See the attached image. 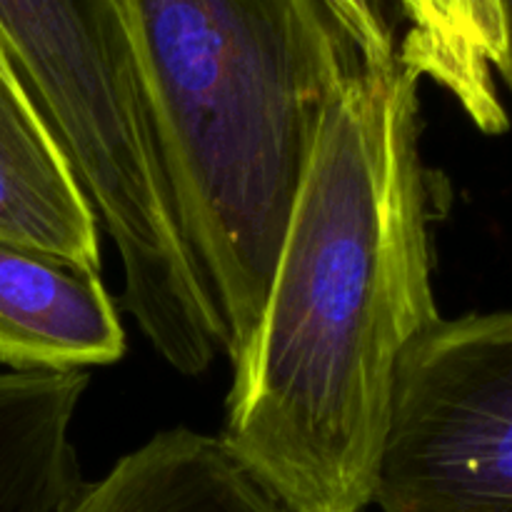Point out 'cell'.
I'll return each mask as SVG.
<instances>
[{"instance_id":"6da1fadb","label":"cell","mask_w":512,"mask_h":512,"mask_svg":"<svg viewBox=\"0 0 512 512\" xmlns=\"http://www.w3.org/2000/svg\"><path fill=\"white\" fill-rule=\"evenodd\" d=\"M420 80L370 65L325 108L263 310L233 360L223 443L290 512H360L393 375L440 318Z\"/></svg>"},{"instance_id":"7a4b0ae2","label":"cell","mask_w":512,"mask_h":512,"mask_svg":"<svg viewBox=\"0 0 512 512\" xmlns=\"http://www.w3.org/2000/svg\"><path fill=\"white\" fill-rule=\"evenodd\" d=\"M230 363L263 310L323 113L380 58L330 0H120Z\"/></svg>"},{"instance_id":"3957f363","label":"cell","mask_w":512,"mask_h":512,"mask_svg":"<svg viewBox=\"0 0 512 512\" xmlns=\"http://www.w3.org/2000/svg\"><path fill=\"white\" fill-rule=\"evenodd\" d=\"M0 45L123 265L145 340L208 320L210 293L160 160L120 0H0Z\"/></svg>"},{"instance_id":"277c9868","label":"cell","mask_w":512,"mask_h":512,"mask_svg":"<svg viewBox=\"0 0 512 512\" xmlns=\"http://www.w3.org/2000/svg\"><path fill=\"white\" fill-rule=\"evenodd\" d=\"M373 503L383 512H512V315H440L400 358Z\"/></svg>"},{"instance_id":"5b68a950","label":"cell","mask_w":512,"mask_h":512,"mask_svg":"<svg viewBox=\"0 0 512 512\" xmlns=\"http://www.w3.org/2000/svg\"><path fill=\"white\" fill-rule=\"evenodd\" d=\"M123 353V323L98 268L0 240V363L70 373Z\"/></svg>"},{"instance_id":"8992f818","label":"cell","mask_w":512,"mask_h":512,"mask_svg":"<svg viewBox=\"0 0 512 512\" xmlns=\"http://www.w3.org/2000/svg\"><path fill=\"white\" fill-rule=\"evenodd\" d=\"M0 240L98 268V218L0 45Z\"/></svg>"},{"instance_id":"52a82bcc","label":"cell","mask_w":512,"mask_h":512,"mask_svg":"<svg viewBox=\"0 0 512 512\" xmlns=\"http://www.w3.org/2000/svg\"><path fill=\"white\" fill-rule=\"evenodd\" d=\"M63 512H290L220 438L190 428L153 435L83 485Z\"/></svg>"},{"instance_id":"ba28073f","label":"cell","mask_w":512,"mask_h":512,"mask_svg":"<svg viewBox=\"0 0 512 512\" xmlns=\"http://www.w3.org/2000/svg\"><path fill=\"white\" fill-rule=\"evenodd\" d=\"M408 30L398 58L448 90L475 128L508 130L498 83H510V0H398Z\"/></svg>"},{"instance_id":"9c48e42d","label":"cell","mask_w":512,"mask_h":512,"mask_svg":"<svg viewBox=\"0 0 512 512\" xmlns=\"http://www.w3.org/2000/svg\"><path fill=\"white\" fill-rule=\"evenodd\" d=\"M88 375L0 370V512H63L83 488L73 420Z\"/></svg>"},{"instance_id":"30bf717a","label":"cell","mask_w":512,"mask_h":512,"mask_svg":"<svg viewBox=\"0 0 512 512\" xmlns=\"http://www.w3.org/2000/svg\"><path fill=\"white\" fill-rule=\"evenodd\" d=\"M335 10L343 15L345 23L360 35L365 45L380 58L398 55L395 30L385 15L383 0H330Z\"/></svg>"}]
</instances>
